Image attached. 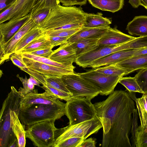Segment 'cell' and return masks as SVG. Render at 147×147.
Listing matches in <instances>:
<instances>
[{
    "label": "cell",
    "mask_w": 147,
    "mask_h": 147,
    "mask_svg": "<svg viewBox=\"0 0 147 147\" xmlns=\"http://www.w3.org/2000/svg\"><path fill=\"white\" fill-rule=\"evenodd\" d=\"M10 59L13 63L21 70L23 71L27 68L23 61V57L21 53H14L11 56Z\"/></svg>",
    "instance_id": "obj_40"
},
{
    "label": "cell",
    "mask_w": 147,
    "mask_h": 147,
    "mask_svg": "<svg viewBox=\"0 0 147 147\" xmlns=\"http://www.w3.org/2000/svg\"><path fill=\"white\" fill-rule=\"evenodd\" d=\"M126 29L131 35L147 36V16H135L128 23Z\"/></svg>",
    "instance_id": "obj_20"
},
{
    "label": "cell",
    "mask_w": 147,
    "mask_h": 147,
    "mask_svg": "<svg viewBox=\"0 0 147 147\" xmlns=\"http://www.w3.org/2000/svg\"><path fill=\"white\" fill-rule=\"evenodd\" d=\"M17 0H0V12L9 7Z\"/></svg>",
    "instance_id": "obj_45"
},
{
    "label": "cell",
    "mask_w": 147,
    "mask_h": 147,
    "mask_svg": "<svg viewBox=\"0 0 147 147\" xmlns=\"http://www.w3.org/2000/svg\"><path fill=\"white\" fill-rule=\"evenodd\" d=\"M52 49V48H50L42 49L30 53L41 57L49 58L53 52Z\"/></svg>",
    "instance_id": "obj_44"
},
{
    "label": "cell",
    "mask_w": 147,
    "mask_h": 147,
    "mask_svg": "<svg viewBox=\"0 0 147 147\" xmlns=\"http://www.w3.org/2000/svg\"><path fill=\"white\" fill-rule=\"evenodd\" d=\"M119 83L123 85L129 93L139 92L142 94L144 93L135 77H123L120 79Z\"/></svg>",
    "instance_id": "obj_30"
},
{
    "label": "cell",
    "mask_w": 147,
    "mask_h": 147,
    "mask_svg": "<svg viewBox=\"0 0 147 147\" xmlns=\"http://www.w3.org/2000/svg\"><path fill=\"white\" fill-rule=\"evenodd\" d=\"M49 8H44L30 14L31 18L37 24H40L48 16L51 10Z\"/></svg>",
    "instance_id": "obj_38"
},
{
    "label": "cell",
    "mask_w": 147,
    "mask_h": 147,
    "mask_svg": "<svg viewBox=\"0 0 147 147\" xmlns=\"http://www.w3.org/2000/svg\"><path fill=\"white\" fill-rule=\"evenodd\" d=\"M41 88L58 99L67 101L72 98L71 94L57 89L48 85H42Z\"/></svg>",
    "instance_id": "obj_33"
},
{
    "label": "cell",
    "mask_w": 147,
    "mask_h": 147,
    "mask_svg": "<svg viewBox=\"0 0 147 147\" xmlns=\"http://www.w3.org/2000/svg\"><path fill=\"white\" fill-rule=\"evenodd\" d=\"M23 61L29 69L43 76L51 77H62L74 74V71L41 63L23 57Z\"/></svg>",
    "instance_id": "obj_11"
},
{
    "label": "cell",
    "mask_w": 147,
    "mask_h": 147,
    "mask_svg": "<svg viewBox=\"0 0 147 147\" xmlns=\"http://www.w3.org/2000/svg\"><path fill=\"white\" fill-rule=\"evenodd\" d=\"M65 104H35L19 109L18 117L21 123L29 125L39 122L59 119L65 115Z\"/></svg>",
    "instance_id": "obj_4"
},
{
    "label": "cell",
    "mask_w": 147,
    "mask_h": 147,
    "mask_svg": "<svg viewBox=\"0 0 147 147\" xmlns=\"http://www.w3.org/2000/svg\"><path fill=\"white\" fill-rule=\"evenodd\" d=\"M16 2L6 9L0 13V24L9 20L10 16Z\"/></svg>",
    "instance_id": "obj_42"
},
{
    "label": "cell",
    "mask_w": 147,
    "mask_h": 147,
    "mask_svg": "<svg viewBox=\"0 0 147 147\" xmlns=\"http://www.w3.org/2000/svg\"><path fill=\"white\" fill-rule=\"evenodd\" d=\"M52 46L54 47L60 46L66 42L69 37L58 36H49Z\"/></svg>",
    "instance_id": "obj_41"
},
{
    "label": "cell",
    "mask_w": 147,
    "mask_h": 147,
    "mask_svg": "<svg viewBox=\"0 0 147 147\" xmlns=\"http://www.w3.org/2000/svg\"><path fill=\"white\" fill-rule=\"evenodd\" d=\"M42 34L38 25L32 28L24 35L18 43L15 49V53L19 52L34 39Z\"/></svg>",
    "instance_id": "obj_26"
},
{
    "label": "cell",
    "mask_w": 147,
    "mask_h": 147,
    "mask_svg": "<svg viewBox=\"0 0 147 147\" xmlns=\"http://www.w3.org/2000/svg\"><path fill=\"white\" fill-rule=\"evenodd\" d=\"M38 25L30 18L8 41L0 45V65L5 61L9 60L11 55L15 53L16 45L24 35Z\"/></svg>",
    "instance_id": "obj_10"
},
{
    "label": "cell",
    "mask_w": 147,
    "mask_h": 147,
    "mask_svg": "<svg viewBox=\"0 0 147 147\" xmlns=\"http://www.w3.org/2000/svg\"><path fill=\"white\" fill-rule=\"evenodd\" d=\"M95 140L90 138L83 140L80 147H95Z\"/></svg>",
    "instance_id": "obj_46"
},
{
    "label": "cell",
    "mask_w": 147,
    "mask_h": 147,
    "mask_svg": "<svg viewBox=\"0 0 147 147\" xmlns=\"http://www.w3.org/2000/svg\"><path fill=\"white\" fill-rule=\"evenodd\" d=\"M134 77L144 93L147 92V67L140 69Z\"/></svg>",
    "instance_id": "obj_37"
},
{
    "label": "cell",
    "mask_w": 147,
    "mask_h": 147,
    "mask_svg": "<svg viewBox=\"0 0 147 147\" xmlns=\"http://www.w3.org/2000/svg\"><path fill=\"white\" fill-rule=\"evenodd\" d=\"M102 125V147H132L129 139L132 114L135 109L128 92L115 90L105 100L94 104Z\"/></svg>",
    "instance_id": "obj_1"
},
{
    "label": "cell",
    "mask_w": 147,
    "mask_h": 147,
    "mask_svg": "<svg viewBox=\"0 0 147 147\" xmlns=\"http://www.w3.org/2000/svg\"><path fill=\"white\" fill-rule=\"evenodd\" d=\"M34 1L35 0H17L11 13L9 20L22 18L29 14L32 9Z\"/></svg>",
    "instance_id": "obj_23"
},
{
    "label": "cell",
    "mask_w": 147,
    "mask_h": 147,
    "mask_svg": "<svg viewBox=\"0 0 147 147\" xmlns=\"http://www.w3.org/2000/svg\"><path fill=\"white\" fill-rule=\"evenodd\" d=\"M140 5L143 6L147 10V0H140Z\"/></svg>",
    "instance_id": "obj_50"
},
{
    "label": "cell",
    "mask_w": 147,
    "mask_h": 147,
    "mask_svg": "<svg viewBox=\"0 0 147 147\" xmlns=\"http://www.w3.org/2000/svg\"><path fill=\"white\" fill-rule=\"evenodd\" d=\"M127 71V75L137 70L147 67V54L132 56L124 61L111 64Z\"/></svg>",
    "instance_id": "obj_17"
},
{
    "label": "cell",
    "mask_w": 147,
    "mask_h": 147,
    "mask_svg": "<svg viewBox=\"0 0 147 147\" xmlns=\"http://www.w3.org/2000/svg\"><path fill=\"white\" fill-rule=\"evenodd\" d=\"M19 110H10L11 126L18 141L19 147H25L26 144L25 125L21 123L18 116Z\"/></svg>",
    "instance_id": "obj_19"
},
{
    "label": "cell",
    "mask_w": 147,
    "mask_h": 147,
    "mask_svg": "<svg viewBox=\"0 0 147 147\" xmlns=\"http://www.w3.org/2000/svg\"><path fill=\"white\" fill-rule=\"evenodd\" d=\"M135 101L140 121V126L144 127L147 125V92L142 94Z\"/></svg>",
    "instance_id": "obj_27"
},
{
    "label": "cell",
    "mask_w": 147,
    "mask_h": 147,
    "mask_svg": "<svg viewBox=\"0 0 147 147\" xmlns=\"http://www.w3.org/2000/svg\"><path fill=\"white\" fill-rule=\"evenodd\" d=\"M60 0H35L32 9L29 13L32 14L44 8L52 9L60 4Z\"/></svg>",
    "instance_id": "obj_31"
},
{
    "label": "cell",
    "mask_w": 147,
    "mask_h": 147,
    "mask_svg": "<svg viewBox=\"0 0 147 147\" xmlns=\"http://www.w3.org/2000/svg\"><path fill=\"white\" fill-rule=\"evenodd\" d=\"M94 71L111 76H124L127 75V71L121 68L112 65L93 68Z\"/></svg>",
    "instance_id": "obj_29"
},
{
    "label": "cell",
    "mask_w": 147,
    "mask_h": 147,
    "mask_svg": "<svg viewBox=\"0 0 147 147\" xmlns=\"http://www.w3.org/2000/svg\"><path fill=\"white\" fill-rule=\"evenodd\" d=\"M77 58L76 52L70 43L67 42L54 51L49 58L63 65L74 67Z\"/></svg>",
    "instance_id": "obj_13"
},
{
    "label": "cell",
    "mask_w": 147,
    "mask_h": 147,
    "mask_svg": "<svg viewBox=\"0 0 147 147\" xmlns=\"http://www.w3.org/2000/svg\"><path fill=\"white\" fill-rule=\"evenodd\" d=\"M84 140L80 137L69 138L58 144L56 147H80Z\"/></svg>",
    "instance_id": "obj_39"
},
{
    "label": "cell",
    "mask_w": 147,
    "mask_h": 147,
    "mask_svg": "<svg viewBox=\"0 0 147 147\" xmlns=\"http://www.w3.org/2000/svg\"><path fill=\"white\" fill-rule=\"evenodd\" d=\"M56 120H45L28 125L26 130V137L29 139L34 145L38 147H53L55 144V126Z\"/></svg>",
    "instance_id": "obj_7"
},
{
    "label": "cell",
    "mask_w": 147,
    "mask_h": 147,
    "mask_svg": "<svg viewBox=\"0 0 147 147\" xmlns=\"http://www.w3.org/2000/svg\"><path fill=\"white\" fill-rule=\"evenodd\" d=\"M135 38L123 33L116 27H110L106 33L99 39L98 44L99 46L117 45L125 43Z\"/></svg>",
    "instance_id": "obj_16"
},
{
    "label": "cell",
    "mask_w": 147,
    "mask_h": 147,
    "mask_svg": "<svg viewBox=\"0 0 147 147\" xmlns=\"http://www.w3.org/2000/svg\"><path fill=\"white\" fill-rule=\"evenodd\" d=\"M82 28L49 30L43 32L42 33L48 36L70 37Z\"/></svg>",
    "instance_id": "obj_34"
},
{
    "label": "cell",
    "mask_w": 147,
    "mask_h": 147,
    "mask_svg": "<svg viewBox=\"0 0 147 147\" xmlns=\"http://www.w3.org/2000/svg\"><path fill=\"white\" fill-rule=\"evenodd\" d=\"M87 0H60L63 6H72L74 5L81 6L85 5Z\"/></svg>",
    "instance_id": "obj_43"
},
{
    "label": "cell",
    "mask_w": 147,
    "mask_h": 147,
    "mask_svg": "<svg viewBox=\"0 0 147 147\" xmlns=\"http://www.w3.org/2000/svg\"><path fill=\"white\" fill-rule=\"evenodd\" d=\"M61 78L72 98L85 97L91 100L100 94V90L78 73L63 76Z\"/></svg>",
    "instance_id": "obj_8"
},
{
    "label": "cell",
    "mask_w": 147,
    "mask_h": 147,
    "mask_svg": "<svg viewBox=\"0 0 147 147\" xmlns=\"http://www.w3.org/2000/svg\"><path fill=\"white\" fill-rule=\"evenodd\" d=\"M81 77L96 87L100 94L107 96L114 91L122 76H111L96 72L93 69L83 73H78Z\"/></svg>",
    "instance_id": "obj_9"
},
{
    "label": "cell",
    "mask_w": 147,
    "mask_h": 147,
    "mask_svg": "<svg viewBox=\"0 0 147 147\" xmlns=\"http://www.w3.org/2000/svg\"><path fill=\"white\" fill-rule=\"evenodd\" d=\"M101 12L96 14L86 13V23L84 27L95 28L110 27L112 23L111 19L104 17Z\"/></svg>",
    "instance_id": "obj_24"
},
{
    "label": "cell",
    "mask_w": 147,
    "mask_h": 147,
    "mask_svg": "<svg viewBox=\"0 0 147 147\" xmlns=\"http://www.w3.org/2000/svg\"><path fill=\"white\" fill-rule=\"evenodd\" d=\"M102 127L101 123L97 117L89 120L57 129L55 132V141L53 147L69 138L80 137L86 139L91 135L97 133Z\"/></svg>",
    "instance_id": "obj_6"
},
{
    "label": "cell",
    "mask_w": 147,
    "mask_h": 147,
    "mask_svg": "<svg viewBox=\"0 0 147 147\" xmlns=\"http://www.w3.org/2000/svg\"><path fill=\"white\" fill-rule=\"evenodd\" d=\"M91 100L85 97L72 98L65 104V115L72 125L93 119L96 113Z\"/></svg>",
    "instance_id": "obj_5"
},
{
    "label": "cell",
    "mask_w": 147,
    "mask_h": 147,
    "mask_svg": "<svg viewBox=\"0 0 147 147\" xmlns=\"http://www.w3.org/2000/svg\"><path fill=\"white\" fill-rule=\"evenodd\" d=\"M28 79L29 81L33 83L34 85L40 87H41L40 85V83L39 81L32 76L30 75V78Z\"/></svg>",
    "instance_id": "obj_49"
},
{
    "label": "cell",
    "mask_w": 147,
    "mask_h": 147,
    "mask_svg": "<svg viewBox=\"0 0 147 147\" xmlns=\"http://www.w3.org/2000/svg\"><path fill=\"white\" fill-rule=\"evenodd\" d=\"M93 7L102 11L114 13L122 8L124 0H88Z\"/></svg>",
    "instance_id": "obj_22"
},
{
    "label": "cell",
    "mask_w": 147,
    "mask_h": 147,
    "mask_svg": "<svg viewBox=\"0 0 147 147\" xmlns=\"http://www.w3.org/2000/svg\"><path fill=\"white\" fill-rule=\"evenodd\" d=\"M22 96L13 86L4 101L0 112L1 147H18V141L12 131L11 126L10 111L19 109Z\"/></svg>",
    "instance_id": "obj_3"
},
{
    "label": "cell",
    "mask_w": 147,
    "mask_h": 147,
    "mask_svg": "<svg viewBox=\"0 0 147 147\" xmlns=\"http://www.w3.org/2000/svg\"><path fill=\"white\" fill-rule=\"evenodd\" d=\"M16 76L19 78L23 85V88L20 87L18 91L22 96H24L34 90L35 85L29 81L26 76H25V78H24L20 77L18 74Z\"/></svg>",
    "instance_id": "obj_36"
},
{
    "label": "cell",
    "mask_w": 147,
    "mask_h": 147,
    "mask_svg": "<svg viewBox=\"0 0 147 147\" xmlns=\"http://www.w3.org/2000/svg\"><path fill=\"white\" fill-rule=\"evenodd\" d=\"M138 50L128 49L116 51L94 61L89 67L95 68L119 63L133 56Z\"/></svg>",
    "instance_id": "obj_15"
},
{
    "label": "cell",
    "mask_w": 147,
    "mask_h": 147,
    "mask_svg": "<svg viewBox=\"0 0 147 147\" xmlns=\"http://www.w3.org/2000/svg\"><path fill=\"white\" fill-rule=\"evenodd\" d=\"M53 47L51 45L49 36L43 34L37 37L19 53H30L42 49Z\"/></svg>",
    "instance_id": "obj_25"
},
{
    "label": "cell",
    "mask_w": 147,
    "mask_h": 147,
    "mask_svg": "<svg viewBox=\"0 0 147 147\" xmlns=\"http://www.w3.org/2000/svg\"><path fill=\"white\" fill-rule=\"evenodd\" d=\"M30 18L29 13L22 18L11 19L0 24V45L8 41Z\"/></svg>",
    "instance_id": "obj_14"
},
{
    "label": "cell",
    "mask_w": 147,
    "mask_h": 147,
    "mask_svg": "<svg viewBox=\"0 0 147 147\" xmlns=\"http://www.w3.org/2000/svg\"><path fill=\"white\" fill-rule=\"evenodd\" d=\"M147 54V47L140 49L137 50L133 56H137Z\"/></svg>",
    "instance_id": "obj_47"
},
{
    "label": "cell",
    "mask_w": 147,
    "mask_h": 147,
    "mask_svg": "<svg viewBox=\"0 0 147 147\" xmlns=\"http://www.w3.org/2000/svg\"><path fill=\"white\" fill-rule=\"evenodd\" d=\"M110 27L88 28L84 27L70 37L67 42L71 43L84 38H100L106 33Z\"/></svg>",
    "instance_id": "obj_18"
},
{
    "label": "cell",
    "mask_w": 147,
    "mask_h": 147,
    "mask_svg": "<svg viewBox=\"0 0 147 147\" xmlns=\"http://www.w3.org/2000/svg\"><path fill=\"white\" fill-rule=\"evenodd\" d=\"M85 14L80 7L58 5L52 9L38 27L42 32L52 30L73 29L84 27Z\"/></svg>",
    "instance_id": "obj_2"
},
{
    "label": "cell",
    "mask_w": 147,
    "mask_h": 147,
    "mask_svg": "<svg viewBox=\"0 0 147 147\" xmlns=\"http://www.w3.org/2000/svg\"><path fill=\"white\" fill-rule=\"evenodd\" d=\"M62 102L46 91L42 93H38L37 90H34L32 92L22 97L20 103L19 109H25L33 104L55 105Z\"/></svg>",
    "instance_id": "obj_12"
},
{
    "label": "cell",
    "mask_w": 147,
    "mask_h": 147,
    "mask_svg": "<svg viewBox=\"0 0 147 147\" xmlns=\"http://www.w3.org/2000/svg\"><path fill=\"white\" fill-rule=\"evenodd\" d=\"M23 57L30 59L43 63L50 65L72 71H74L75 67L66 66L55 62L51 59L45 57H41L28 53H21Z\"/></svg>",
    "instance_id": "obj_28"
},
{
    "label": "cell",
    "mask_w": 147,
    "mask_h": 147,
    "mask_svg": "<svg viewBox=\"0 0 147 147\" xmlns=\"http://www.w3.org/2000/svg\"><path fill=\"white\" fill-rule=\"evenodd\" d=\"M99 39L84 38L70 43L76 51L77 57L98 47L99 46L98 42Z\"/></svg>",
    "instance_id": "obj_21"
},
{
    "label": "cell",
    "mask_w": 147,
    "mask_h": 147,
    "mask_svg": "<svg viewBox=\"0 0 147 147\" xmlns=\"http://www.w3.org/2000/svg\"><path fill=\"white\" fill-rule=\"evenodd\" d=\"M135 145L136 147H147V125L144 127L140 125L137 128Z\"/></svg>",
    "instance_id": "obj_32"
},
{
    "label": "cell",
    "mask_w": 147,
    "mask_h": 147,
    "mask_svg": "<svg viewBox=\"0 0 147 147\" xmlns=\"http://www.w3.org/2000/svg\"><path fill=\"white\" fill-rule=\"evenodd\" d=\"M129 2L135 8H137L140 5V0H129Z\"/></svg>",
    "instance_id": "obj_48"
},
{
    "label": "cell",
    "mask_w": 147,
    "mask_h": 147,
    "mask_svg": "<svg viewBox=\"0 0 147 147\" xmlns=\"http://www.w3.org/2000/svg\"><path fill=\"white\" fill-rule=\"evenodd\" d=\"M46 84L57 89L70 93L61 77H51L44 76Z\"/></svg>",
    "instance_id": "obj_35"
}]
</instances>
